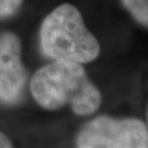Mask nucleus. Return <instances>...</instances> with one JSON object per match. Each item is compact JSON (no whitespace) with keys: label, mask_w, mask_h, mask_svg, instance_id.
<instances>
[{"label":"nucleus","mask_w":148,"mask_h":148,"mask_svg":"<svg viewBox=\"0 0 148 148\" xmlns=\"http://www.w3.org/2000/svg\"><path fill=\"white\" fill-rule=\"evenodd\" d=\"M33 99L47 111L69 106L77 116H91L102 104V93L82 64L53 60L38 68L29 82Z\"/></svg>","instance_id":"nucleus-1"},{"label":"nucleus","mask_w":148,"mask_h":148,"mask_svg":"<svg viewBox=\"0 0 148 148\" xmlns=\"http://www.w3.org/2000/svg\"><path fill=\"white\" fill-rule=\"evenodd\" d=\"M40 47L52 60L89 64L99 58L101 45L87 27L76 5L65 2L43 19L40 27Z\"/></svg>","instance_id":"nucleus-2"},{"label":"nucleus","mask_w":148,"mask_h":148,"mask_svg":"<svg viewBox=\"0 0 148 148\" xmlns=\"http://www.w3.org/2000/svg\"><path fill=\"white\" fill-rule=\"evenodd\" d=\"M79 148H148V126L138 117L98 115L85 123L75 138Z\"/></svg>","instance_id":"nucleus-3"},{"label":"nucleus","mask_w":148,"mask_h":148,"mask_svg":"<svg viewBox=\"0 0 148 148\" xmlns=\"http://www.w3.org/2000/svg\"><path fill=\"white\" fill-rule=\"evenodd\" d=\"M27 82L22 62V44L14 32L0 33V103L16 106L21 102Z\"/></svg>","instance_id":"nucleus-4"},{"label":"nucleus","mask_w":148,"mask_h":148,"mask_svg":"<svg viewBox=\"0 0 148 148\" xmlns=\"http://www.w3.org/2000/svg\"><path fill=\"white\" fill-rule=\"evenodd\" d=\"M132 20L148 31V0H119Z\"/></svg>","instance_id":"nucleus-5"},{"label":"nucleus","mask_w":148,"mask_h":148,"mask_svg":"<svg viewBox=\"0 0 148 148\" xmlns=\"http://www.w3.org/2000/svg\"><path fill=\"white\" fill-rule=\"evenodd\" d=\"M24 0H0V21L11 19L20 11Z\"/></svg>","instance_id":"nucleus-6"},{"label":"nucleus","mask_w":148,"mask_h":148,"mask_svg":"<svg viewBox=\"0 0 148 148\" xmlns=\"http://www.w3.org/2000/svg\"><path fill=\"white\" fill-rule=\"evenodd\" d=\"M13 147V144L10 140V138L5 135V133L0 132V148H9Z\"/></svg>","instance_id":"nucleus-7"},{"label":"nucleus","mask_w":148,"mask_h":148,"mask_svg":"<svg viewBox=\"0 0 148 148\" xmlns=\"http://www.w3.org/2000/svg\"><path fill=\"white\" fill-rule=\"evenodd\" d=\"M146 124H147V126H148V106H147V110H146Z\"/></svg>","instance_id":"nucleus-8"}]
</instances>
